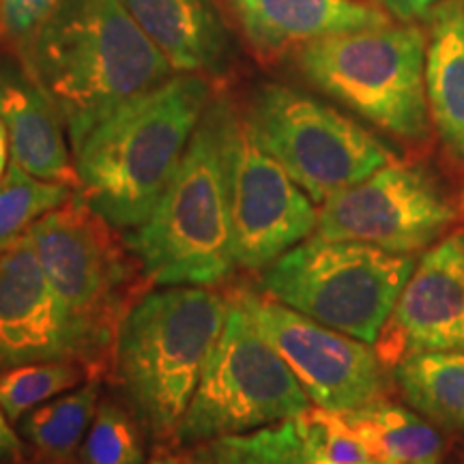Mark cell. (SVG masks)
<instances>
[{
  "label": "cell",
  "instance_id": "cell-1",
  "mask_svg": "<svg viewBox=\"0 0 464 464\" xmlns=\"http://www.w3.org/2000/svg\"><path fill=\"white\" fill-rule=\"evenodd\" d=\"M75 149L97 123L172 78V65L121 0H63L20 48Z\"/></svg>",
  "mask_w": 464,
  "mask_h": 464
},
{
  "label": "cell",
  "instance_id": "cell-2",
  "mask_svg": "<svg viewBox=\"0 0 464 464\" xmlns=\"http://www.w3.org/2000/svg\"><path fill=\"white\" fill-rule=\"evenodd\" d=\"M213 102L205 75H172L106 116L73 149L80 191L114 228L147 222Z\"/></svg>",
  "mask_w": 464,
  "mask_h": 464
},
{
  "label": "cell",
  "instance_id": "cell-3",
  "mask_svg": "<svg viewBox=\"0 0 464 464\" xmlns=\"http://www.w3.org/2000/svg\"><path fill=\"white\" fill-rule=\"evenodd\" d=\"M224 295L161 286L142 295L116 335V382L142 432L174 440L226 321Z\"/></svg>",
  "mask_w": 464,
  "mask_h": 464
},
{
  "label": "cell",
  "instance_id": "cell-4",
  "mask_svg": "<svg viewBox=\"0 0 464 464\" xmlns=\"http://www.w3.org/2000/svg\"><path fill=\"white\" fill-rule=\"evenodd\" d=\"M125 239L153 286L213 288L232 274L222 97L208 103L158 207Z\"/></svg>",
  "mask_w": 464,
  "mask_h": 464
},
{
  "label": "cell",
  "instance_id": "cell-5",
  "mask_svg": "<svg viewBox=\"0 0 464 464\" xmlns=\"http://www.w3.org/2000/svg\"><path fill=\"white\" fill-rule=\"evenodd\" d=\"M426 44L417 24H382L329 34L295 52L307 82L404 142L430 138Z\"/></svg>",
  "mask_w": 464,
  "mask_h": 464
},
{
  "label": "cell",
  "instance_id": "cell-6",
  "mask_svg": "<svg viewBox=\"0 0 464 464\" xmlns=\"http://www.w3.org/2000/svg\"><path fill=\"white\" fill-rule=\"evenodd\" d=\"M413 269L411 254L312 235L266 266L260 286L316 323L374 344Z\"/></svg>",
  "mask_w": 464,
  "mask_h": 464
},
{
  "label": "cell",
  "instance_id": "cell-7",
  "mask_svg": "<svg viewBox=\"0 0 464 464\" xmlns=\"http://www.w3.org/2000/svg\"><path fill=\"white\" fill-rule=\"evenodd\" d=\"M226 321L174 443L246 434L297 420L310 398L297 376L249 316L237 290L226 297Z\"/></svg>",
  "mask_w": 464,
  "mask_h": 464
},
{
  "label": "cell",
  "instance_id": "cell-8",
  "mask_svg": "<svg viewBox=\"0 0 464 464\" xmlns=\"http://www.w3.org/2000/svg\"><path fill=\"white\" fill-rule=\"evenodd\" d=\"M246 116L263 149L316 205L398 160L372 131L290 86H260Z\"/></svg>",
  "mask_w": 464,
  "mask_h": 464
},
{
  "label": "cell",
  "instance_id": "cell-9",
  "mask_svg": "<svg viewBox=\"0 0 464 464\" xmlns=\"http://www.w3.org/2000/svg\"><path fill=\"white\" fill-rule=\"evenodd\" d=\"M80 189L28 228L39 265L75 314L116 340L150 282L140 260Z\"/></svg>",
  "mask_w": 464,
  "mask_h": 464
},
{
  "label": "cell",
  "instance_id": "cell-10",
  "mask_svg": "<svg viewBox=\"0 0 464 464\" xmlns=\"http://www.w3.org/2000/svg\"><path fill=\"white\" fill-rule=\"evenodd\" d=\"M222 149L232 258L246 271L266 269L316 232L314 200L271 158L246 112L222 97Z\"/></svg>",
  "mask_w": 464,
  "mask_h": 464
},
{
  "label": "cell",
  "instance_id": "cell-11",
  "mask_svg": "<svg viewBox=\"0 0 464 464\" xmlns=\"http://www.w3.org/2000/svg\"><path fill=\"white\" fill-rule=\"evenodd\" d=\"M456 218V202L437 174L393 160L324 200L314 237L413 256L443 239Z\"/></svg>",
  "mask_w": 464,
  "mask_h": 464
},
{
  "label": "cell",
  "instance_id": "cell-12",
  "mask_svg": "<svg viewBox=\"0 0 464 464\" xmlns=\"http://www.w3.org/2000/svg\"><path fill=\"white\" fill-rule=\"evenodd\" d=\"M116 340L56 293L28 235L0 254V372L39 362H80L100 376Z\"/></svg>",
  "mask_w": 464,
  "mask_h": 464
},
{
  "label": "cell",
  "instance_id": "cell-13",
  "mask_svg": "<svg viewBox=\"0 0 464 464\" xmlns=\"http://www.w3.org/2000/svg\"><path fill=\"white\" fill-rule=\"evenodd\" d=\"M237 293L258 332L316 406L346 413L385 400V365L372 346L316 323L269 295L243 288Z\"/></svg>",
  "mask_w": 464,
  "mask_h": 464
},
{
  "label": "cell",
  "instance_id": "cell-14",
  "mask_svg": "<svg viewBox=\"0 0 464 464\" xmlns=\"http://www.w3.org/2000/svg\"><path fill=\"white\" fill-rule=\"evenodd\" d=\"M385 368L420 353L464 351V230L428 247L374 342Z\"/></svg>",
  "mask_w": 464,
  "mask_h": 464
},
{
  "label": "cell",
  "instance_id": "cell-15",
  "mask_svg": "<svg viewBox=\"0 0 464 464\" xmlns=\"http://www.w3.org/2000/svg\"><path fill=\"white\" fill-rule=\"evenodd\" d=\"M247 44L265 61L329 34L390 24V14L363 0H228Z\"/></svg>",
  "mask_w": 464,
  "mask_h": 464
},
{
  "label": "cell",
  "instance_id": "cell-16",
  "mask_svg": "<svg viewBox=\"0 0 464 464\" xmlns=\"http://www.w3.org/2000/svg\"><path fill=\"white\" fill-rule=\"evenodd\" d=\"M0 123L7 130L14 164L42 181L80 188L63 131L65 121L26 69L5 67L0 73Z\"/></svg>",
  "mask_w": 464,
  "mask_h": 464
},
{
  "label": "cell",
  "instance_id": "cell-17",
  "mask_svg": "<svg viewBox=\"0 0 464 464\" xmlns=\"http://www.w3.org/2000/svg\"><path fill=\"white\" fill-rule=\"evenodd\" d=\"M174 72L218 75L230 37L213 0H121Z\"/></svg>",
  "mask_w": 464,
  "mask_h": 464
},
{
  "label": "cell",
  "instance_id": "cell-18",
  "mask_svg": "<svg viewBox=\"0 0 464 464\" xmlns=\"http://www.w3.org/2000/svg\"><path fill=\"white\" fill-rule=\"evenodd\" d=\"M426 95L432 127L464 166V0H440L428 15Z\"/></svg>",
  "mask_w": 464,
  "mask_h": 464
},
{
  "label": "cell",
  "instance_id": "cell-19",
  "mask_svg": "<svg viewBox=\"0 0 464 464\" xmlns=\"http://www.w3.org/2000/svg\"><path fill=\"white\" fill-rule=\"evenodd\" d=\"M346 421L379 464H440L443 439L430 421L404 406L376 402L346 411Z\"/></svg>",
  "mask_w": 464,
  "mask_h": 464
},
{
  "label": "cell",
  "instance_id": "cell-20",
  "mask_svg": "<svg viewBox=\"0 0 464 464\" xmlns=\"http://www.w3.org/2000/svg\"><path fill=\"white\" fill-rule=\"evenodd\" d=\"M400 393L443 430H464V351L420 353L393 368Z\"/></svg>",
  "mask_w": 464,
  "mask_h": 464
},
{
  "label": "cell",
  "instance_id": "cell-21",
  "mask_svg": "<svg viewBox=\"0 0 464 464\" xmlns=\"http://www.w3.org/2000/svg\"><path fill=\"white\" fill-rule=\"evenodd\" d=\"M97 409L100 379H91L26 413L20 421V432L44 460L67 464L82 448Z\"/></svg>",
  "mask_w": 464,
  "mask_h": 464
},
{
  "label": "cell",
  "instance_id": "cell-22",
  "mask_svg": "<svg viewBox=\"0 0 464 464\" xmlns=\"http://www.w3.org/2000/svg\"><path fill=\"white\" fill-rule=\"evenodd\" d=\"M191 464H305L307 451L297 428L288 420L246 434H232L194 445Z\"/></svg>",
  "mask_w": 464,
  "mask_h": 464
},
{
  "label": "cell",
  "instance_id": "cell-23",
  "mask_svg": "<svg viewBox=\"0 0 464 464\" xmlns=\"http://www.w3.org/2000/svg\"><path fill=\"white\" fill-rule=\"evenodd\" d=\"M100 379L80 362H39L0 372V406L9 421H22L33 409L80 387V381Z\"/></svg>",
  "mask_w": 464,
  "mask_h": 464
},
{
  "label": "cell",
  "instance_id": "cell-24",
  "mask_svg": "<svg viewBox=\"0 0 464 464\" xmlns=\"http://www.w3.org/2000/svg\"><path fill=\"white\" fill-rule=\"evenodd\" d=\"M72 196L73 188L69 185L42 181L11 161L0 179V254L24 237L39 218L65 205Z\"/></svg>",
  "mask_w": 464,
  "mask_h": 464
},
{
  "label": "cell",
  "instance_id": "cell-25",
  "mask_svg": "<svg viewBox=\"0 0 464 464\" xmlns=\"http://www.w3.org/2000/svg\"><path fill=\"white\" fill-rule=\"evenodd\" d=\"M140 430L123 406L103 400L80 448V464H144Z\"/></svg>",
  "mask_w": 464,
  "mask_h": 464
},
{
  "label": "cell",
  "instance_id": "cell-26",
  "mask_svg": "<svg viewBox=\"0 0 464 464\" xmlns=\"http://www.w3.org/2000/svg\"><path fill=\"white\" fill-rule=\"evenodd\" d=\"M307 458L332 464H368L374 462L357 437L344 413L323 406H310L297 420Z\"/></svg>",
  "mask_w": 464,
  "mask_h": 464
},
{
  "label": "cell",
  "instance_id": "cell-27",
  "mask_svg": "<svg viewBox=\"0 0 464 464\" xmlns=\"http://www.w3.org/2000/svg\"><path fill=\"white\" fill-rule=\"evenodd\" d=\"M63 0H0V26L17 45H24L54 14Z\"/></svg>",
  "mask_w": 464,
  "mask_h": 464
},
{
  "label": "cell",
  "instance_id": "cell-28",
  "mask_svg": "<svg viewBox=\"0 0 464 464\" xmlns=\"http://www.w3.org/2000/svg\"><path fill=\"white\" fill-rule=\"evenodd\" d=\"M379 3L396 20L413 24L417 20H428L440 0H379Z\"/></svg>",
  "mask_w": 464,
  "mask_h": 464
},
{
  "label": "cell",
  "instance_id": "cell-29",
  "mask_svg": "<svg viewBox=\"0 0 464 464\" xmlns=\"http://www.w3.org/2000/svg\"><path fill=\"white\" fill-rule=\"evenodd\" d=\"M26 456L24 440L11 428L9 417L0 406V464H20Z\"/></svg>",
  "mask_w": 464,
  "mask_h": 464
},
{
  "label": "cell",
  "instance_id": "cell-30",
  "mask_svg": "<svg viewBox=\"0 0 464 464\" xmlns=\"http://www.w3.org/2000/svg\"><path fill=\"white\" fill-rule=\"evenodd\" d=\"M7 150H9V138L5 125L0 123V179L7 172Z\"/></svg>",
  "mask_w": 464,
  "mask_h": 464
},
{
  "label": "cell",
  "instance_id": "cell-31",
  "mask_svg": "<svg viewBox=\"0 0 464 464\" xmlns=\"http://www.w3.org/2000/svg\"><path fill=\"white\" fill-rule=\"evenodd\" d=\"M150 464H188V462H181V460H174V458H161V460H155Z\"/></svg>",
  "mask_w": 464,
  "mask_h": 464
},
{
  "label": "cell",
  "instance_id": "cell-32",
  "mask_svg": "<svg viewBox=\"0 0 464 464\" xmlns=\"http://www.w3.org/2000/svg\"><path fill=\"white\" fill-rule=\"evenodd\" d=\"M305 464H332V462H318V460H310V458H307ZM368 464H379V462H368Z\"/></svg>",
  "mask_w": 464,
  "mask_h": 464
}]
</instances>
